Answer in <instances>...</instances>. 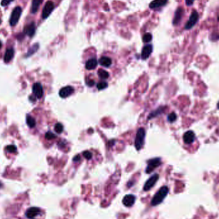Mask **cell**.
I'll list each match as a JSON object with an SVG mask.
<instances>
[{
  "label": "cell",
  "mask_w": 219,
  "mask_h": 219,
  "mask_svg": "<svg viewBox=\"0 0 219 219\" xmlns=\"http://www.w3.org/2000/svg\"><path fill=\"white\" fill-rule=\"evenodd\" d=\"M195 139V135L194 132L192 131H188L183 135V140H184L185 143L186 144H190L193 142L194 141Z\"/></svg>",
  "instance_id": "obj_16"
},
{
  "label": "cell",
  "mask_w": 219,
  "mask_h": 219,
  "mask_svg": "<svg viewBox=\"0 0 219 219\" xmlns=\"http://www.w3.org/2000/svg\"><path fill=\"white\" fill-rule=\"evenodd\" d=\"M199 19V14L196 11H193L190 16L188 21L186 22L185 24V28L186 30H189L191 29L196 24Z\"/></svg>",
  "instance_id": "obj_6"
},
{
  "label": "cell",
  "mask_w": 219,
  "mask_h": 219,
  "mask_svg": "<svg viewBox=\"0 0 219 219\" xmlns=\"http://www.w3.org/2000/svg\"><path fill=\"white\" fill-rule=\"evenodd\" d=\"M163 108H164L160 107L159 108H158L157 110H156L155 111H154L152 113H151L149 116V117H148V119H152L153 117H156V116L160 115V114H162V113L163 112V111L164 110Z\"/></svg>",
  "instance_id": "obj_22"
},
{
  "label": "cell",
  "mask_w": 219,
  "mask_h": 219,
  "mask_svg": "<svg viewBox=\"0 0 219 219\" xmlns=\"http://www.w3.org/2000/svg\"><path fill=\"white\" fill-rule=\"evenodd\" d=\"M5 149L6 151H8L9 153H14L17 152V147L14 145H10V146H8L5 147Z\"/></svg>",
  "instance_id": "obj_26"
},
{
  "label": "cell",
  "mask_w": 219,
  "mask_h": 219,
  "mask_svg": "<svg viewBox=\"0 0 219 219\" xmlns=\"http://www.w3.org/2000/svg\"><path fill=\"white\" fill-rule=\"evenodd\" d=\"M217 108L219 109V102L218 103V105H217Z\"/></svg>",
  "instance_id": "obj_37"
},
{
  "label": "cell",
  "mask_w": 219,
  "mask_h": 219,
  "mask_svg": "<svg viewBox=\"0 0 219 219\" xmlns=\"http://www.w3.org/2000/svg\"><path fill=\"white\" fill-rule=\"evenodd\" d=\"M98 75L102 79H107L109 77L108 73L104 69H99L98 70Z\"/></svg>",
  "instance_id": "obj_24"
},
{
  "label": "cell",
  "mask_w": 219,
  "mask_h": 219,
  "mask_svg": "<svg viewBox=\"0 0 219 219\" xmlns=\"http://www.w3.org/2000/svg\"><path fill=\"white\" fill-rule=\"evenodd\" d=\"M54 130L57 133H61L63 132V125L61 123H57L56 124L55 126H54Z\"/></svg>",
  "instance_id": "obj_27"
},
{
  "label": "cell",
  "mask_w": 219,
  "mask_h": 219,
  "mask_svg": "<svg viewBox=\"0 0 219 219\" xmlns=\"http://www.w3.org/2000/svg\"><path fill=\"white\" fill-rule=\"evenodd\" d=\"M21 13L22 9L20 6H17V7H15L14 9L10 16V24L12 27H14V26L17 24L19 21V19L21 17Z\"/></svg>",
  "instance_id": "obj_3"
},
{
  "label": "cell",
  "mask_w": 219,
  "mask_h": 219,
  "mask_svg": "<svg viewBox=\"0 0 219 219\" xmlns=\"http://www.w3.org/2000/svg\"><path fill=\"white\" fill-rule=\"evenodd\" d=\"M13 1H14V0H2L1 3V6H5L6 5H8L9 3H10Z\"/></svg>",
  "instance_id": "obj_32"
},
{
  "label": "cell",
  "mask_w": 219,
  "mask_h": 219,
  "mask_svg": "<svg viewBox=\"0 0 219 219\" xmlns=\"http://www.w3.org/2000/svg\"><path fill=\"white\" fill-rule=\"evenodd\" d=\"M14 56V51L12 48H8L6 50L5 56H4V62L5 63H8L10 61L13 59Z\"/></svg>",
  "instance_id": "obj_17"
},
{
  "label": "cell",
  "mask_w": 219,
  "mask_h": 219,
  "mask_svg": "<svg viewBox=\"0 0 219 219\" xmlns=\"http://www.w3.org/2000/svg\"><path fill=\"white\" fill-rule=\"evenodd\" d=\"M33 93L35 97L37 98L38 99H40L43 96L44 94V91L43 86L40 84V83H35L33 86Z\"/></svg>",
  "instance_id": "obj_8"
},
{
  "label": "cell",
  "mask_w": 219,
  "mask_h": 219,
  "mask_svg": "<svg viewBox=\"0 0 219 219\" xmlns=\"http://www.w3.org/2000/svg\"><path fill=\"white\" fill-rule=\"evenodd\" d=\"M44 0H33L32 1V5L31 8V12L32 14H35L38 10L39 6Z\"/></svg>",
  "instance_id": "obj_20"
},
{
  "label": "cell",
  "mask_w": 219,
  "mask_h": 219,
  "mask_svg": "<svg viewBox=\"0 0 219 219\" xmlns=\"http://www.w3.org/2000/svg\"><path fill=\"white\" fill-rule=\"evenodd\" d=\"M145 136H146V132L144 129L143 128L138 129L135 140V146L137 150L141 149L143 147Z\"/></svg>",
  "instance_id": "obj_2"
},
{
  "label": "cell",
  "mask_w": 219,
  "mask_h": 219,
  "mask_svg": "<svg viewBox=\"0 0 219 219\" xmlns=\"http://www.w3.org/2000/svg\"><path fill=\"white\" fill-rule=\"evenodd\" d=\"M35 30H36V27L34 22H31L30 24H27L24 28V33L30 37H33L35 35Z\"/></svg>",
  "instance_id": "obj_12"
},
{
  "label": "cell",
  "mask_w": 219,
  "mask_h": 219,
  "mask_svg": "<svg viewBox=\"0 0 219 219\" xmlns=\"http://www.w3.org/2000/svg\"><path fill=\"white\" fill-rule=\"evenodd\" d=\"M2 184H1V183H0V188H1V187H2Z\"/></svg>",
  "instance_id": "obj_38"
},
{
  "label": "cell",
  "mask_w": 219,
  "mask_h": 219,
  "mask_svg": "<svg viewBox=\"0 0 219 219\" xmlns=\"http://www.w3.org/2000/svg\"><path fill=\"white\" fill-rule=\"evenodd\" d=\"M176 118H177V116L176 115V114L174 112H172L171 113V114H170L168 116V121L170 122H174L176 120Z\"/></svg>",
  "instance_id": "obj_30"
},
{
  "label": "cell",
  "mask_w": 219,
  "mask_h": 219,
  "mask_svg": "<svg viewBox=\"0 0 219 219\" xmlns=\"http://www.w3.org/2000/svg\"><path fill=\"white\" fill-rule=\"evenodd\" d=\"M152 38H153L152 35H151L150 33H145L144 35L142 40H143L144 43H149V42L152 40Z\"/></svg>",
  "instance_id": "obj_25"
},
{
  "label": "cell",
  "mask_w": 219,
  "mask_h": 219,
  "mask_svg": "<svg viewBox=\"0 0 219 219\" xmlns=\"http://www.w3.org/2000/svg\"><path fill=\"white\" fill-rule=\"evenodd\" d=\"M194 2V0H186V4L188 6H191Z\"/></svg>",
  "instance_id": "obj_34"
},
{
  "label": "cell",
  "mask_w": 219,
  "mask_h": 219,
  "mask_svg": "<svg viewBox=\"0 0 219 219\" xmlns=\"http://www.w3.org/2000/svg\"><path fill=\"white\" fill-rule=\"evenodd\" d=\"M83 155L84 156L86 159L87 160H91L92 157V154L91 152H90L89 151H86L85 152L83 153Z\"/></svg>",
  "instance_id": "obj_31"
},
{
  "label": "cell",
  "mask_w": 219,
  "mask_h": 219,
  "mask_svg": "<svg viewBox=\"0 0 219 219\" xmlns=\"http://www.w3.org/2000/svg\"><path fill=\"white\" fill-rule=\"evenodd\" d=\"M97 87L99 91H101V90H103L108 87V83L105 82H101L98 83Z\"/></svg>",
  "instance_id": "obj_28"
},
{
  "label": "cell",
  "mask_w": 219,
  "mask_h": 219,
  "mask_svg": "<svg viewBox=\"0 0 219 219\" xmlns=\"http://www.w3.org/2000/svg\"><path fill=\"white\" fill-rule=\"evenodd\" d=\"M98 66V61L96 59H89L87 62H86L85 67L87 70H92L95 69Z\"/></svg>",
  "instance_id": "obj_18"
},
{
  "label": "cell",
  "mask_w": 219,
  "mask_h": 219,
  "mask_svg": "<svg viewBox=\"0 0 219 219\" xmlns=\"http://www.w3.org/2000/svg\"><path fill=\"white\" fill-rule=\"evenodd\" d=\"M168 0H153L149 4V8L151 9H156L162 7L167 5Z\"/></svg>",
  "instance_id": "obj_14"
},
{
  "label": "cell",
  "mask_w": 219,
  "mask_h": 219,
  "mask_svg": "<svg viewBox=\"0 0 219 219\" xmlns=\"http://www.w3.org/2000/svg\"><path fill=\"white\" fill-rule=\"evenodd\" d=\"M40 213V210L37 207H31L29 208L26 212V216L28 218H33Z\"/></svg>",
  "instance_id": "obj_15"
},
{
  "label": "cell",
  "mask_w": 219,
  "mask_h": 219,
  "mask_svg": "<svg viewBox=\"0 0 219 219\" xmlns=\"http://www.w3.org/2000/svg\"><path fill=\"white\" fill-rule=\"evenodd\" d=\"M1 46H2V43H1V42L0 41V48L1 47Z\"/></svg>",
  "instance_id": "obj_36"
},
{
  "label": "cell",
  "mask_w": 219,
  "mask_h": 219,
  "mask_svg": "<svg viewBox=\"0 0 219 219\" xmlns=\"http://www.w3.org/2000/svg\"><path fill=\"white\" fill-rule=\"evenodd\" d=\"M80 160V155H77V156H76L73 158V161H75V162H78V161H79Z\"/></svg>",
  "instance_id": "obj_35"
},
{
  "label": "cell",
  "mask_w": 219,
  "mask_h": 219,
  "mask_svg": "<svg viewBox=\"0 0 219 219\" xmlns=\"http://www.w3.org/2000/svg\"><path fill=\"white\" fill-rule=\"evenodd\" d=\"M218 21H219V16L218 17Z\"/></svg>",
  "instance_id": "obj_40"
},
{
  "label": "cell",
  "mask_w": 219,
  "mask_h": 219,
  "mask_svg": "<svg viewBox=\"0 0 219 219\" xmlns=\"http://www.w3.org/2000/svg\"><path fill=\"white\" fill-rule=\"evenodd\" d=\"M159 179V175L157 174H154L152 176L151 178L147 180V181L145 183V185L144 186V191H149L150 189L152 188L154 185L156 184V183L157 182L158 180Z\"/></svg>",
  "instance_id": "obj_7"
},
{
  "label": "cell",
  "mask_w": 219,
  "mask_h": 219,
  "mask_svg": "<svg viewBox=\"0 0 219 219\" xmlns=\"http://www.w3.org/2000/svg\"><path fill=\"white\" fill-rule=\"evenodd\" d=\"M169 193V188L167 186H164L160 188L158 191L156 192V194L154 195L152 201H151V204L152 206H157L160 204L162 202L163 199Z\"/></svg>",
  "instance_id": "obj_1"
},
{
  "label": "cell",
  "mask_w": 219,
  "mask_h": 219,
  "mask_svg": "<svg viewBox=\"0 0 219 219\" xmlns=\"http://www.w3.org/2000/svg\"><path fill=\"white\" fill-rule=\"evenodd\" d=\"M95 84V82L92 80H89V81H86V85L89 86H92Z\"/></svg>",
  "instance_id": "obj_33"
},
{
  "label": "cell",
  "mask_w": 219,
  "mask_h": 219,
  "mask_svg": "<svg viewBox=\"0 0 219 219\" xmlns=\"http://www.w3.org/2000/svg\"><path fill=\"white\" fill-rule=\"evenodd\" d=\"M75 92V89L71 86H67L62 88L59 92V95L61 98H66L71 95Z\"/></svg>",
  "instance_id": "obj_10"
},
{
  "label": "cell",
  "mask_w": 219,
  "mask_h": 219,
  "mask_svg": "<svg viewBox=\"0 0 219 219\" xmlns=\"http://www.w3.org/2000/svg\"><path fill=\"white\" fill-rule=\"evenodd\" d=\"M38 47H39V46H38V44H34L33 46L31 47L30 49H29L28 51V54L27 56H31V54H33V53H35L36 51L38 50Z\"/></svg>",
  "instance_id": "obj_23"
},
{
  "label": "cell",
  "mask_w": 219,
  "mask_h": 219,
  "mask_svg": "<svg viewBox=\"0 0 219 219\" xmlns=\"http://www.w3.org/2000/svg\"><path fill=\"white\" fill-rule=\"evenodd\" d=\"M56 137V135L53 134L52 132H51V131L47 132L46 135H45V138H46L47 140H53Z\"/></svg>",
  "instance_id": "obj_29"
},
{
  "label": "cell",
  "mask_w": 219,
  "mask_h": 219,
  "mask_svg": "<svg viewBox=\"0 0 219 219\" xmlns=\"http://www.w3.org/2000/svg\"><path fill=\"white\" fill-rule=\"evenodd\" d=\"M135 202V197L133 195L128 194L125 195L122 199V203L126 207L132 206Z\"/></svg>",
  "instance_id": "obj_13"
},
{
  "label": "cell",
  "mask_w": 219,
  "mask_h": 219,
  "mask_svg": "<svg viewBox=\"0 0 219 219\" xmlns=\"http://www.w3.org/2000/svg\"><path fill=\"white\" fill-rule=\"evenodd\" d=\"M99 62L101 66L105 67H108L112 65V61L110 58L107 56H103L99 59Z\"/></svg>",
  "instance_id": "obj_19"
},
{
  "label": "cell",
  "mask_w": 219,
  "mask_h": 219,
  "mask_svg": "<svg viewBox=\"0 0 219 219\" xmlns=\"http://www.w3.org/2000/svg\"><path fill=\"white\" fill-rule=\"evenodd\" d=\"M153 52V46L151 44H148L145 46L142 51L141 57L142 60H147Z\"/></svg>",
  "instance_id": "obj_11"
},
{
  "label": "cell",
  "mask_w": 219,
  "mask_h": 219,
  "mask_svg": "<svg viewBox=\"0 0 219 219\" xmlns=\"http://www.w3.org/2000/svg\"><path fill=\"white\" fill-rule=\"evenodd\" d=\"M183 15H184V10L183 9V8L179 7L177 8L174 14V19H173V22H172L173 25H174V26L178 25L182 19Z\"/></svg>",
  "instance_id": "obj_9"
},
{
  "label": "cell",
  "mask_w": 219,
  "mask_h": 219,
  "mask_svg": "<svg viewBox=\"0 0 219 219\" xmlns=\"http://www.w3.org/2000/svg\"><path fill=\"white\" fill-rule=\"evenodd\" d=\"M27 123L28 126L31 128H33L36 125V121H35V119L31 117L30 115H27Z\"/></svg>",
  "instance_id": "obj_21"
},
{
  "label": "cell",
  "mask_w": 219,
  "mask_h": 219,
  "mask_svg": "<svg viewBox=\"0 0 219 219\" xmlns=\"http://www.w3.org/2000/svg\"><path fill=\"white\" fill-rule=\"evenodd\" d=\"M54 8V3L51 1H48L45 4L43 10V13H42V17L44 19H47L49 17L50 15L52 13L53 10Z\"/></svg>",
  "instance_id": "obj_5"
},
{
  "label": "cell",
  "mask_w": 219,
  "mask_h": 219,
  "mask_svg": "<svg viewBox=\"0 0 219 219\" xmlns=\"http://www.w3.org/2000/svg\"><path fill=\"white\" fill-rule=\"evenodd\" d=\"M1 19H0V24H1Z\"/></svg>",
  "instance_id": "obj_39"
},
{
  "label": "cell",
  "mask_w": 219,
  "mask_h": 219,
  "mask_svg": "<svg viewBox=\"0 0 219 219\" xmlns=\"http://www.w3.org/2000/svg\"><path fill=\"white\" fill-rule=\"evenodd\" d=\"M162 162H161V159L159 158H156L151 159L148 161L147 162V167L146 170V172L147 174H149L152 172L153 170L159 167Z\"/></svg>",
  "instance_id": "obj_4"
}]
</instances>
